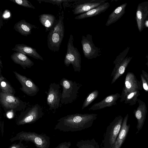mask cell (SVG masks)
Wrapping results in <instances>:
<instances>
[{
    "label": "cell",
    "mask_w": 148,
    "mask_h": 148,
    "mask_svg": "<svg viewBox=\"0 0 148 148\" xmlns=\"http://www.w3.org/2000/svg\"><path fill=\"white\" fill-rule=\"evenodd\" d=\"M97 115L93 113L68 115L58 120L54 129L64 132L81 131L91 127Z\"/></svg>",
    "instance_id": "obj_1"
},
{
    "label": "cell",
    "mask_w": 148,
    "mask_h": 148,
    "mask_svg": "<svg viewBox=\"0 0 148 148\" xmlns=\"http://www.w3.org/2000/svg\"><path fill=\"white\" fill-rule=\"evenodd\" d=\"M64 12L59 17L58 19L52 27L47 36L49 48L53 52L58 51L64 36Z\"/></svg>",
    "instance_id": "obj_2"
},
{
    "label": "cell",
    "mask_w": 148,
    "mask_h": 148,
    "mask_svg": "<svg viewBox=\"0 0 148 148\" xmlns=\"http://www.w3.org/2000/svg\"><path fill=\"white\" fill-rule=\"evenodd\" d=\"M50 137L45 134H38L34 132L21 131L11 138L12 142L19 140L33 143L36 148H49L50 145Z\"/></svg>",
    "instance_id": "obj_3"
},
{
    "label": "cell",
    "mask_w": 148,
    "mask_h": 148,
    "mask_svg": "<svg viewBox=\"0 0 148 148\" xmlns=\"http://www.w3.org/2000/svg\"><path fill=\"white\" fill-rule=\"evenodd\" d=\"M60 84L62 88L61 104L71 103L77 99L78 90L82 86L81 84L65 78L61 80Z\"/></svg>",
    "instance_id": "obj_4"
},
{
    "label": "cell",
    "mask_w": 148,
    "mask_h": 148,
    "mask_svg": "<svg viewBox=\"0 0 148 148\" xmlns=\"http://www.w3.org/2000/svg\"><path fill=\"white\" fill-rule=\"evenodd\" d=\"M123 120L121 116H116L107 127L101 148H112L120 132Z\"/></svg>",
    "instance_id": "obj_5"
},
{
    "label": "cell",
    "mask_w": 148,
    "mask_h": 148,
    "mask_svg": "<svg viewBox=\"0 0 148 148\" xmlns=\"http://www.w3.org/2000/svg\"><path fill=\"white\" fill-rule=\"evenodd\" d=\"M73 36L71 34L67 45L66 53L64 60L66 66L68 67L70 64L72 65L75 72H80L81 69V55L77 49L73 44Z\"/></svg>",
    "instance_id": "obj_6"
},
{
    "label": "cell",
    "mask_w": 148,
    "mask_h": 148,
    "mask_svg": "<svg viewBox=\"0 0 148 148\" xmlns=\"http://www.w3.org/2000/svg\"><path fill=\"white\" fill-rule=\"evenodd\" d=\"M44 114L42 107L36 104L22 112L18 116L16 124L20 125L34 123L41 118Z\"/></svg>",
    "instance_id": "obj_7"
},
{
    "label": "cell",
    "mask_w": 148,
    "mask_h": 148,
    "mask_svg": "<svg viewBox=\"0 0 148 148\" xmlns=\"http://www.w3.org/2000/svg\"><path fill=\"white\" fill-rule=\"evenodd\" d=\"M0 103L6 112L12 110L15 113L17 111L24 110L27 105L18 97L1 91L0 92Z\"/></svg>",
    "instance_id": "obj_8"
},
{
    "label": "cell",
    "mask_w": 148,
    "mask_h": 148,
    "mask_svg": "<svg viewBox=\"0 0 148 148\" xmlns=\"http://www.w3.org/2000/svg\"><path fill=\"white\" fill-rule=\"evenodd\" d=\"M130 48H126L118 56L113 62L114 67L112 71L111 77L112 78L111 84L114 83L125 72L126 69L132 57L125 58Z\"/></svg>",
    "instance_id": "obj_9"
},
{
    "label": "cell",
    "mask_w": 148,
    "mask_h": 148,
    "mask_svg": "<svg viewBox=\"0 0 148 148\" xmlns=\"http://www.w3.org/2000/svg\"><path fill=\"white\" fill-rule=\"evenodd\" d=\"M84 56L88 59L95 58L101 55L100 49L95 45L92 35L88 34L82 36L81 41Z\"/></svg>",
    "instance_id": "obj_10"
},
{
    "label": "cell",
    "mask_w": 148,
    "mask_h": 148,
    "mask_svg": "<svg viewBox=\"0 0 148 148\" xmlns=\"http://www.w3.org/2000/svg\"><path fill=\"white\" fill-rule=\"evenodd\" d=\"M142 87L141 81L138 82L133 73L128 72L125 77L124 87L120 97V101H124L127 94L136 90H141Z\"/></svg>",
    "instance_id": "obj_11"
},
{
    "label": "cell",
    "mask_w": 148,
    "mask_h": 148,
    "mask_svg": "<svg viewBox=\"0 0 148 148\" xmlns=\"http://www.w3.org/2000/svg\"><path fill=\"white\" fill-rule=\"evenodd\" d=\"M60 84L55 83H51L49 86L47 98V103L49 110H56L60 106L62 93L60 90Z\"/></svg>",
    "instance_id": "obj_12"
},
{
    "label": "cell",
    "mask_w": 148,
    "mask_h": 148,
    "mask_svg": "<svg viewBox=\"0 0 148 148\" xmlns=\"http://www.w3.org/2000/svg\"><path fill=\"white\" fill-rule=\"evenodd\" d=\"M105 0H76L73 4L72 11L74 14L86 12L104 3Z\"/></svg>",
    "instance_id": "obj_13"
},
{
    "label": "cell",
    "mask_w": 148,
    "mask_h": 148,
    "mask_svg": "<svg viewBox=\"0 0 148 148\" xmlns=\"http://www.w3.org/2000/svg\"><path fill=\"white\" fill-rule=\"evenodd\" d=\"M13 72L16 78L22 85V87L20 88L22 91L29 96H34L37 94L39 89L31 79L16 71Z\"/></svg>",
    "instance_id": "obj_14"
},
{
    "label": "cell",
    "mask_w": 148,
    "mask_h": 148,
    "mask_svg": "<svg viewBox=\"0 0 148 148\" xmlns=\"http://www.w3.org/2000/svg\"><path fill=\"white\" fill-rule=\"evenodd\" d=\"M148 19V1L138 5L136 12V20L138 29L141 32L145 27V22Z\"/></svg>",
    "instance_id": "obj_15"
},
{
    "label": "cell",
    "mask_w": 148,
    "mask_h": 148,
    "mask_svg": "<svg viewBox=\"0 0 148 148\" xmlns=\"http://www.w3.org/2000/svg\"><path fill=\"white\" fill-rule=\"evenodd\" d=\"M137 102L138 104V106L137 109L134 110L133 111V113L137 121L136 126L137 131L136 134L138 133L142 129L146 119L147 112L145 103L139 99Z\"/></svg>",
    "instance_id": "obj_16"
},
{
    "label": "cell",
    "mask_w": 148,
    "mask_h": 148,
    "mask_svg": "<svg viewBox=\"0 0 148 148\" xmlns=\"http://www.w3.org/2000/svg\"><path fill=\"white\" fill-rule=\"evenodd\" d=\"M120 94L118 93L108 95L100 101L95 103L89 109V110H99L116 105L117 104L116 101L120 98Z\"/></svg>",
    "instance_id": "obj_17"
},
{
    "label": "cell",
    "mask_w": 148,
    "mask_h": 148,
    "mask_svg": "<svg viewBox=\"0 0 148 148\" xmlns=\"http://www.w3.org/2000/svg\"><path fill=\"white\" fill-rule=\"evenodd\" d=\"M128 116L127 114L123 119L120 132L112 148H121L124 142L130 127V125L127 124Z\"/></svg>",
    "instance_id": "obj_18"
},
{
    "label": "cell",
    "mask_w": 148,
    "mask_h": 148,
    "mask_svg": "<svg viewBox=\"0 0 148 148\" xmlns=\"http://www.w3.org/2000/svg\"><path fill=\"white\" fill-rule=\"evenodd\" d=\"M12 50L16 52L27 55L36 59L44 60L42 57L37 52L35 49L24 44H16Z\"/></svg>",
    "instance_id": "obj_19"
},
{
    "label": "cell",
    "mask_w": 148,
    "mask_h": 148,
    "mask_svg": "<svg viewBox=\"0 0 148 148\" xmlns=\"http://www.w3.org/2000/svg\"><path fill=\"white\" fill-rule=\"evenodd\" d=\"M14 62L20 65L23 69L30 68L34 65V62L26 55L18 52H14L11 56Z\"/></svg>",
    "instance_id": "obj_20"
},
{
    "label": "cell",
    "mask_w": 148,
    "mask_h": 148,
    "mask_svg": "<svg viewBox=\"0 0 148 148\" xmlns=\"http://www.w3.org/2000/svg\"><path fill=\"white\" fill-rule=\"evenodd\" d=\"M110 6V3L108 2H106L103 4L86 12L78 15L75 18V19L79 20L97 16L105 12Z\"/></svg>",
    "instance_id": "obj_21"
},
{
    "label": "cell",
    "mask_w": 148,
    "mask_h": 148,
    "mask_svg": "<svg viewBox=\"0 0 148 148\" xmlns=\"http://www.w3.org/2000/svg\"><path fill=\"white\" fill-rule=\"evenodd\" d=\"M127 5V3H124L114 10L109 15L106 25L108 26L120 19L125 12Z\"/></svg>",
    "instance_id": "obj_22"
},
{
    "label": "cell",
    "mask_w": 148,
    "mask_h": 148,
    "mask_svg": "<svg viewBox=\"0 0 148 148\" xmlns=\"http://www.w3.org/2000/svg\"><path fill=\"white\" fill-rule=\"evenodd\" d=\"M33 28H37L35 25L27 22L24 19L16 23L14 27V28L15 31L21 35L25 36L31 34L32 29Z\"/></svg>",
    "instance_id": "obj_23"
},
{
    "label": "cell",
    "mask_w": 148,
    "mask_h": 148,
    "mask_svg": "<svg viewBox=\"0 0 148 148\" xmlns=\"http://www.w3.org/2000/svg\"><path fill=\"white\" fill-rule=\"evenodd\" d=\"M39 17L40 22L46 28V31L51 29L56 20L55 16L51 14H44L40 15Z\"/></svg>",
    "instance_id": "obj_24"
},
{
    "label": "cell",
    "mask_w": 148,
    "mask_h": 148,
    "mask_svg": "<svg viewBox=\"0 0 148 148\" xmlns=\"http://www.w3.org/2000/svg\"><path fill=\"white\" fill-rule=\"evenodd\" d=\"M0 89L1 92L14 95L16 91L10 82L0 73Z\"/></svg>",
    "instance_id": "obj_25"
},
{
    "label": "cell",
    "mask_w": 148,
    "mask_h": 148,
    "mask_svg": "<svg viewBox=\"0 0 148 148\" xmlns=\"http://www.w3.org/2000/svg\"><path fill=\"white\" fill-rule=\"evenodd\" d=\"M76 146L78 148H100L98 143L94 138L81 140L77 142Z\"/></svg>",
    "instance_id": "obj_26"
},
{
    "label": "cell",
    "mask_w": 148,
    "mask_h": 148,
    "mask_svg": "<svg viewBox=\"0 0 148 148\" xmlns=\"http://www.w3.org/2000/svg\"><path fill=\"white\" fill-rule=\"evenodd\" d=\"M140 95L139 90H136L127 94L126 96L124 103L130 106L135 105L138 99V97Z\"/></svg>",
    "instance_id": "obj_27"
},
{
    "label": "cell",
    "mask_w": 148,
    "mask_h": 148,
    "mask_svg": "<svg viewBox=\"0 0 148 148\" xmlns=\"http://www.w3.org/2000/svg\"><path fill=\"white\" fill-rule=\"evenodd\" d=\"M99 94V91L97 90H94L90 93L83 103L82 110H83L90 104L97 97Z\"/></svg>",
    "instance_id": "obj_28"
},
{
    "label": "cell",
    "mask_w": 148,
    "mask_h": 148,
    "mask_svg": "<svg viewBox=\"0 0 148 148\" xmlns=\"http://www.w3.org/2000/svg\"><path fill=\"white\" fill-rule=\"evenodd\" d=\"M140 76L143 87L145 92L148 93V73L142 70Z\"/></svg>",
    "instance_id": "obj_29"
},
{
    "label": "cell",
    "mask_w": 148,
    "mask_h": 148,
    "mask_svg": "<svg viewBox=\"0 0 148 148\" xmlns=\"http://www.w3.org/2000/svg\"><path fill=\"white\" fill-rule=\"evenodd\" d=\"M19 5L29 8L35 9V7L29 1L27 0H10Z\"/></svg>",
    "instance_id": "obj_30"
},
{
    "label": "cell",
    "mask_w": 148,
    "mask_h": 148,
    "mask_svg": "<svg viewBox=\"0 0 148 148\" xmlns=\"http://www.w3.org/2000/svg\"><path fill=\"white\" fill-rule=\"evenodd\" d=\"M70 0H50L46 1H43L45 2H49L53 4L54 5L56 4L58 6H61V4L63 2H68Z\"/></svg>",
    "instance_id": "obj_31"
},
{
    "label": "cell",
    "mask_w": 148,
    "mask_h": 148,
    "mask_svg": "<svg viewBox=\"0 0 148 148\" xmlns=\"http://www.w3.org/2000/svg\"><path fill=\"white\" fill-rule=\"evenodd\" d=\"M8 148H26L22 142L19 141L18 143H15L12 144Z\"/></svg>",
    "instance_id": "obj_32"
},
{
    "label": "cell",
    "mask_w": 148,
    "mask_h": 148,
    "mask_svg": "<svg viewBox=\"0 0 148 148\" xmlns=\"http://www.w3.org/2000/svg\"><path fill=\"white\" fill-rule=\"evenodd\" d=\"M71 145V143L70 142H64L60 143L55 148H70Z\"/></svg>",
    "instance_id": "obj_33"
},
{
    "label": "cell",
    "mask_w": 148,
    "mask_h": 148,
    "mask_svg": "<svg viewBox=\"0 0 148 148\" xmlns=\"http://www.w3.org/2000/svg\"><path fill=\"white\" fill-rule=\"evenodd\" d=\"M14 113L12 110L8 111L6 112L7 116L9 118H12L14 116Z\"/></svg>",
    "instance_id": "obj_34"
},
{
    "label": "cell",
    "mask_w": 148,
    "mask_h": 148,
    "mask_svg": "<svg viewBox=\"0 0 148 148\" xmlns=\"http://www.w3.org/2000/svg\"><path fill=\"white\" fill-rule=\"evenodd\" d=\"M10 16V12L9 11H7L6 10V11H5L3 14V16L4 18H8Z\"/></svg>",
    "instance_id": "obj_35"
},
{
    "label": "cell",
    "mask_w": 148,
    "mask_h": 148,
    "mask_svg": "<svg viewBox=\"0 0 148 148\" xmlns=\"http://www.w3.org/2000/svg\"><path fill=\"white\" fill-rule=\"evenodd\" d=\"M146 57L147 58V63L146 64L148 68V55L146 56Z\"/></svg>",
    "instance_id": "obj_36"
},
{
    "label": "cell",
    "mask_w": 148,
    "mask_h": 148,
    "mask_svg": "<svg viewBox=\"0 0 148 148\" xmlns=\"http://www.w3.org/2000/svg\"><path fill=\"white\" fill-rule=\"evenodd\" d=\"M0 67H1V68H3V66L2 65L1 61V60H0Z\"/></svg>",
    "instance_id": "obj_37"
},
{
    "label": "cell",
    "mask_w": 148,
    "mask_h": 148,
    "mask_svg": "<svg viewBox=\"0 0 148 148\" xmlns=\"http://www.w3.org/2000/svg\"></svg>",
    "instance_id": "obj_38"
},
{
    "label": "cell",
    "mask_w": 148,
    "mask_h": 148,
    "mask_svg": "<svg viewBox=\"0 0 148 148\" xmlns=\"http://www.w3.org/2000/svg\"><path fill=\"white\" fill-rule=\"evenodd\" d=\"M54 148H55V147Z\"/></svg>",
    "instance_id": "obj_39"
}]
</instances>
